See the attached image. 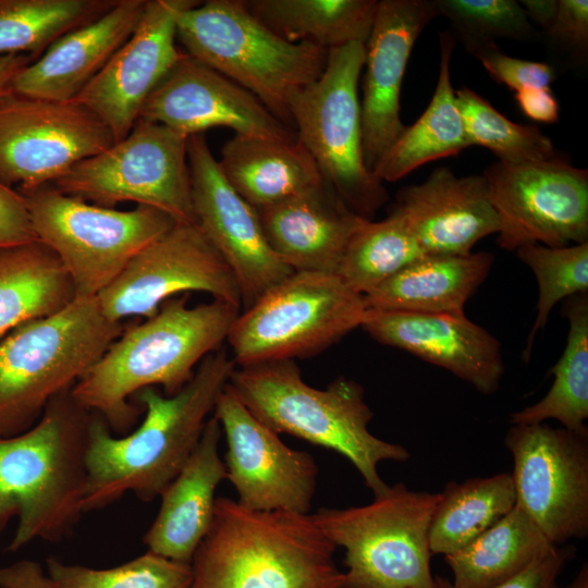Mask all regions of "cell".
I'll list each match as a JSON object with an SVG mask.
<instances>
[{"mask_svg":"<svg viewBox=\"0 0 588 588\" xmlns=\"http://www.w3.org/2000/svg\"><path fill=\"white\" fill-rule=\"evenodd\" d=\"M235 367L221 347L199 363L177 393L168 396L155 387L142 389L135 399L144 420L124 436H113L106 421L91 413L84 513L105 509L128 492L144 502L158 498L197 446Z\"/></svg>","mask_w":588,"mask_h":588,"instance_id":"6da1fadb","label":"cell"},{"mask_svg":"<svg viewBox=\"0 0 588 588\" xmlns=\"http://www.w3.org/2000/svg\"><path fill=\"white\" fill-rule=\"evenodd\" d=\"M187 301V294L169 298L154 316L124 328L71 389L112 432L134 426L143 409L132 397L142 389L161 387L168 396L182 390L199 363L221 348L241 309L220 299L194 307Z\"/></svg>","mask_w":588,"mask_h":588,"instance_id":"7a4b0ae2","label":"cell"},{"mask_svg":"<svg viewBox=\"0 0 588 588\" xmlns=\"http://www.w3.org/2000/svg\"><path fill=\"white\" fill-rule=\"evenodd\" d=\"M90 416L68 390L33 427L0 438V532L17 518L10 551L60 541L84 514Z\"/></svg>","mask_w":588,"mask_h":588,"instance_id":"3957f363","label":"cell"},{"mask_svg":"<svg viewBox=\"0 0 588 588\" xmlns=\"http://www.w3.org/2000/svg\"><path fill=\"white\" fill-rule=\"evenodd\" d=\"M335 549L310 514L252 511L219 497L191 588H342Z\"/></svg>","mask_w":588,"mask_h":588,"instance_id":"277c9868","label":"cell"},{"mask_svg":"<svg viewBox=\"0 0 588 588\" xmlns=\"http://www.w3.org/2000/svg\"><path fill=\"white\" fill-rule=\"evenodd\" d=\"M228 387L253 416L278 434L287 433L345 456L373 497L389 487L378 465L411 457L404 446L369 431L373 414L364 388L355 380L339 377L317 389L304 381L293 360L285 359L235 367Z\"/></svg>","mask_w":588,"mask_h":588,"instance_id":"5b68a950","label":"cell"},{"mask_svg":"<svg viewBox=\"0 0 588 588\" xmlns=\"http://www.w3.org/2000/svg\"><path fill=\"white\" fill-rule=\"evenodd\" d=\"M96 297L14 328L0 339V438L33 427L49 402L71 390L123 332Z\"/></svg>","mask_w":588,"mask_h":588,"instance_id":"8992f818","label":"cell"},{"mask_svg":"<svg viewBox=\"0 0 588 588\" xmlns=\"http://www.w3.org/2000/svg\"><path fill=\"white\" fill-rule=\"evenodd\" d=\"M176 39L186 54L253 94L292 130L291 102L321 75L329 53L311 44L282 39L242 0H209L183 11Z\"/></svg>","mask_w":588,"mask_h":588,"instance_id":"52a82bcc","label":"cell"},{"mask_svg":"<svg viewBox=\"0 0 588 588\" xmlns=\"http://www.w3.org/2000/svg\"><path fill=\"white\" fill-rule=\"evenodd\" d=\"M439 493L389 486L372 502L310 514L345 551L342 588H436L429 527Z\"/></svg>","mask_w":588,"mask_h":588,"instance_id":"ba28073f","label":"cell"},{"mask_svg":"<svg viewBox=\"0 0 588 588\" xmlns=\"http://www.w3.org/2000/svg\"><path fill=\"white\" fill-rule=\"evenodd\" d=\"M17 191L26 200L37 240L58 256L75 297H96L138 252L177 223L149 206L102 207L51 184Z\"/></svg>","mask_w":588,"mask_h":588,"instance_id":"9c48e42d","label":"cell"},{"mask_svg":"<svg viewBox=\"0 0 588 588\" xmlns=\"http://www.w3.org/2000/svg\"><path fill=\"white\" fill-rule=\"evenodd\" d=\"M363 294L336 273L293 271L234 320L226 341L235 364L306 357L360 327Z\"/></svg>","mask_w":588,"mask_h":588,"instance_id":"30bf717a","label":"cell"},{"mask_svg":"<svg viewBox=\"0 0 588 588\" xmlns=\"http://www.w3.org/2000/svg\"><path fill=\"white\" fill-rule=\"evenodd\" d=\"M365 56L360 42L330 50L323 72L295 96L290 112L322 180L355 213L371 220L389 194L364 161L358 83Z\"/></svg>","mask_w":588,"mask_h":588,"instance_id":"8fae6325","label":"cell"},{"mask_svg":"<svg viewBox=\"0 0 588 588\" xmlns=\"http://www.w3.org/2000/svg\"><path fill=\"white\" fill-rule=\"evenodd\" d=\"M187 140L139 118L123 139L75 163L51 185L98 206L133 201L159 209L177 223L195 224Z\"/></svg>","mask_w":588,"mask_h":588,"instance_id":"7c38bea8","label":"cell"},{"mask_svg":"<svg viewBox=\"0 0 588 588\" xmlns=\"http://www.w3.org/2000/svg\"><path fill=\"white\" fill-rule=\"evenodd\" d=\"M504 444L518 505L554 546L588 534V431L512 425Z\"/></svg>","mask_w":588,"mask_h":588,"instance_id":"4fadbf2b","label":"cell"},{"mask_svg":"<svg viewBox=\"0 0 588 588\" xmlns=\"http://www.w3.org/2000/svg\"><path fill=\"white\" fill-rule=\"evenodd\" d=\"M482 175L500 220V248L513 252L529 244L563 247L588 242L586 169L564 159L520 164L497 161Z\"/></svg>","mask_w":588,"mask_h":588,"instance_id":"5bb4252c","label":"cell"},{"mask_svg":"<svg viewBox=\"0 0 588 588\" xmlns=\"http://www.w3.org/2000/svg\"><path fill=\"white\" fill-rule=\"evenodd\" d=\"M88 108L8 93L0 98V181L17 189L51 184L75 163L112 144Z\"/></svg>","mask_w":588,"mask_h":588,"instance_id":"9a60e30c","label":"cell"},{"mask_svg":"<svg viewBox=\"0 0 588 588\" xmlns=\"http://www.w3.org/2000/svg\"><path fill=\"white\" fill-rule=\"evenodd\" d=\"M204 292L242 307L238 282L196 224L176 223L138 252L97 296L112 321L149 318L176 294Z\"/></svg>","mask_w":588,"mask_h":588,"instance_id":"2e32d148","label":"cell"},{"mask_svg":"<svg viewBox=\"0 0 588 588\" xmlns=\"http://www.w3.org/2000/svg\"><path fill=\"white\" fill-rule=\"evenodd\" d=\"M212 413L226 440L223 462L237 503L252 511L308 514L318 476L314 456L285 445L228 384Z\"/></svg>","mask_w":588,"mask_h":588,"instance_id":"e0dca14e","label":"cell"},{"mask_svg":"<svg viewBox=\"0 0 588 588\" xmlns=\"http://www.w3.org/2000/svg\"><path fill=\"white\" fill-rule=\"evenodd\" d=\"M187 160L195 224L233 271L248 307L293 270L269 246L258 211L225 180L204 135L188 136Z\"/></svg>","mask_w":588,"mask_h":588,"instance_id":"ac0fdd59","label":"cell"},{"mask_svg":"<svg viewBox=\"0 0 588 588\" xmlns=\"http://www.w3.org/2000/svg\"><path fill=\"white\" fill-rule=\"evenodd\" d=\"M196 0H147L131 37L74 100L93 111L123 139L139 119L142 108L183 57L176 41L180 14Z\"/></svg>","mask_w":588,"mask_h":588,"instance_id":"d6986e66","label":"cell"},{"mask_svg":"<svg viewBox=\"0 0 588 588\" xmlns=\"http://www.w3.org/2000/svg\"><path fill=\"white\" fill-rule=\"evenodd\" d=\"M139 118L186 136L229 127L236 135L297 140L296 132L253 94L185 52L147 98Z\"/></svg>","mask_w":588,"mask_h":588,"instance_id":"ffe728a7","label":"cell"},{"mask_svg":"<svg viewBox=\"0 0 588 588\" xmlns=\"http://www.w3.org/2000/svg\"><path fill=\"white\" fill-rule=\"evenodd\" d=\"M437 17L432 0H381L367 42L360 101L363 155L373 174L378 162L405 130L401 89L413 47Z\"/></svg>","mask_w":588,"mask_h":588,"instance_id":"44dd1931","label":"cell"},{"mask_svg":"<svg viewBox=\"0 0 588 588\" xmlns=\"http://www.w3.org/2000/svg\"><path fill=\"white\" fill-rule=\"evenodd\" d=\"M360 328L383 345L446 369L482 394L499 390L504 373L501 344L464 313L367 309Z\"/></svg>","mask_w":588,"mask_h":588,"instance_id":"7402d4cb","label":"cell"},{"mask_svg":"<svg viewBox=\"0 0 588 588\" xmlns=\"http://www.w3.org/2000/svg\"><path fill=\"white\" fill-rule=\"evenodd\" d=\"M391 209L425 254H469L478 241L500 230L483 175L457 176L448 167L400 189Z\"/></svg>","mask_w":588,"mask_h":588,"instance_id":"603a6c76","label":"cell"},{"mask_svg":"<svg viewBox=\"0 0 588 588\" xmlns=\"http://www.w3.org/2000/svg\"><path fill=\"white\" fill-rule=\"evenodd\" d=\"M257 211L269 246L293 271L338 274L366 221L324 181Z\"/></svg>","mask_w":588,"mask_h":588,"instance_id":"cb8c5ba5","label":"cell"},{"mask_svg":"<svg viewBox=\"0 0 588 588\" xmlns=\"http://www.w3.org/2000/svg\"><path fill=\"white\" fill-rule=\"evenodd\" d=\"M147 0H117L100 17L57 39L13 79L11 93L74 101L136 29Z\"/></svg>","mask_w":588,"mask_h":588,"instance_id":"d4e9b609","label":"cell"},{"mask_svg":"<svg viewBox=\"0 0 588 588\" xmlns=\"http://www.w3.org/2000/svg\"><path fill=\"white\" fill-rule=\"evenodd\" d=\"M221 436V426L211 416L186 464L159 495L158 514L143 538L148 551L192 562L212 523L216 489L226 479L219 454Z\"/></svg>","mask_w":588,"mask_h":588,"instance_id":"484cf974","label":"cell"},{"mask_svg":"<svg viewBox=\"0 0 588 588\" xmlns=\"http://www.w3.org/2000/svg\"><path fill=\"white\" fill-rule=\"evenodd\" d=\"M492 253L426 254L364 295L367 309L460 314L488 277Z\"/></svg>","mask_w":588,"mask_h":588,"instance_id":"4316f807","label":"cell"},{"mask_svg":"<svg viewBox=\"0 0 588 588\" xmlns=\"http://www.w3.org/2000/svg\"><path fill=\"white\" fill-rule=\"evenodd\" d=\"M220 171L256 210L278 204L322 182L311 155L297 139L234 135L221 148Z\"/></svg>","mask_w":588,"mask_h":588,"instance_id":"83f0119b","label":"cell"},{"mask_svg":"<svg viewBox=\"0 0 588 588\" xmlns=\"http://www.w3.org/2000/svg\"><path fill=\"white\" fill-rule=\"evenodd\" d=\"M440 69L434 93L424 113L388 149L373 170L381 182H396L415 169L469 147L450 75L455 39L439 34Z\"/></svg>","mask_w":588,"mask_h":588,"instance_id":"f1b7e54d","label":"cell"},{"mask_svg":"<svg viewBox=\"0 0 588 588\" xmlns=\"http://www.w3.org/2000/svg\"><path fill=\"white\" fill-rule=\"evenodd\" d=\"M74 298L68 272L44 243L0 247V339L26 321L63 309Z\"/></svg>","mask_w":588,"mask_h":588,"instance_id":"f546056e","label":"cell"},{"mask_svg":"<svg viewBox=\"0 0 588 588\" xmlns=\"http://www.w3.org/2000/svg\"><path fill=\"white\" fill-rule=\"evenodd\" d=\"M248 12L282 39L328 51L366 44L377 0H242Z\"/></svg>","mask_w":588,"mask_h":588,"instance_id":"4dcf8cb0","label":"cell"},{"mask_svg":"<svg viewBox=\"0 0 588 588\" xmlns=\"http://www.w3.org/2000/svg\"><path fill=\"white\" fill-rule=\"evenodd\" d=\"M552 544L531 518L515 506L458 551L444 555L454 588H493L525 571Z\"/></svg>","mask_w":588,"mask_h":588,"instance_id":"1f68e13d","label":"cell"},{"mask_svg":"<svg viewBox=\"0 0 588 588\" xmlns=\"http://www.w3.org/2000/svg\"><path fill=\"white\" fill-rule=\"evenodd\" d=\"M563 314L568 334L560 359L550 370L553 383L541 400L512 414V425L553 419L567 430L588 431V293L566 298Z\"/></svg>","mask_w":588,"mask_h":588,"instance_id":"d6a6232c","label":"cell"},{"mask_svg":"<svg viewBox=\"0 0 588 588\" xmlns=\"http://www.w3.org/2000/svg\"><path fill=\"white\" fill-rule=\"evenodd\" d=\"M516 504L512 476L450 481L440 492L429 527L431 553L458 551L504 517Z\"/></svg>","mask_w":588,"mask_h":588,"instance_id":"836d02e7","label":"cell"},{"mask_svg":"<svg viewBox=\"0 0 588 588\" xmlns=\"http://www.w3.org/2000/svg\"><path fill=\"white\" fill-rule=\"evenodd\" d=\"M117 0H0V56L38 59L66 33L95 21Z\"/></svg>","mask_w":588,"mask_h":588,"instance_id":"e575fe53","label":"cell"},{"mask_svg":"<svg viewBox=\"0 0 588 588\" xmlns=\"http://www.w3.org/2000/svg\"><path fill=\"white\" fill-rule=\"evenodd\" d=\"M424 255L404 219L391 209L385 219L363 223L346 248L338 274L365 295Z\"/></svg>","mask_w":588,"mask_h":588,"instance_id":"d590c367","label":"cell"},{"mask_svg":"<svg viewBox=\"0 0 588 588\" xmlns=\"http://www.w3.org/2000/svg\"><path fill=\"white\" fill-rule=\"evenodd\" d=\"M470 146L489 149L500 162L520 164L563 159L553 142L535 125L518 124L468 87L455 90Z\"/></svg>","mask_w":588,"mask_h":588,"instance_id":"8d00e7d4","label":"cell"},{"mask_svg":"<svg viewBox=\"0 0 588 588\" xmlns=\"http://www.w3.org/2000/svg\"><path fill=\"white\" fill-rule=\"evenodd\" d=\"M437 16L450 21V30L474 57L499 48L497 40H529L534 27L515 0H432Z\"/></svg>","mask_w":588,"mask_h":588,"instance_id":"74e56055","label":"cell"},{"mask_svg":"<svg viewBox=\"0 0 588 588\" xmlns=\"http://www.w3.org/2000/svg\"><path fill=\"white\" fill-rule=\"evenodd\" d=\"M515 252L538 283L537 315L523 352L528 362L536 334L544 329L553 307L573 295L588 293V242L563 247L529 244Z\"/></svg>","mask_w":588,"mask_h":588,"instance_id":"f35d334b","label":"cell"},{"mask_svg":"<svg viewBox=\"0 0 588 588\" xmlns=\"http://www.w3.org/2000/svg\"><path fill=\"white\" fill-rule=\"evenodd\" d=\"M46 571L62 588H191V563L174 561L150 551L109 568H93L46 560Z\"/></svg>","mask_w":588,"mask_h":588,"instance_id":"ab89813d","label":"cell"},{"mask_svg":"<svg viewBox=\"0 0 588 588\" xmlns=\"http://www.w3.org/2000/svg\"><path fill=\"white\" fill-rule=\"evenodd\" d=\"M476 58L497 83L515 91L527 87H549L555 78V71L550 64L510 57L499 48Z\"/></svg>","mask_w":588,"mask_h":588,"instance_id":"60d3db41","label":"cell"},{"mask_svg":"<svg viewBox=\"0 0 588 588\" xmlns=\"http://www.w3.org/2000/svg\"><path fill=\"white\" fill-rule=\"evenodd\" d=\"M574 555L573 546H555L520 574L493 588H561L559 577ZM434 583L436 588H454L449 578L440 575L434 576Z\"/></svg>","mask_w":588,"mask_h":588,"instance_id":"b9f144b4","label":"cell"},{"mask_svg":"<svg viewBox=\"0 0 588 588\" xmlns=\"http://www.w3.org/2000/svg\"><path fill=\"white\" fill-rule=\"evenodd\" d=\"M561 47L575 54L586 56L588 48V1L559 0V10L551 28L546 33Z\"/></svg>","mask_w":588,"mask_h":588,"instance_id":"7bdbcfd3","label":"cell"},{"mask_svg":"<svg viewBox=\"0 0 588 588\" xmlns=\"http://www.w3.org/2000/svg\"><path fill=\"white\" fill-rule=\"evenodd\" d=\"M37 241L24 196L0 181V247Z\"/></svg>","mask_w":588,"mask_h":588,"instance_id":"ee69618b","label":"cell"},{"mask_svg":"<svg viewBox=\"0 0 588 588\" xmlns=\"http://www.w3.org/2000/svg\"><path fill=\"white\" fill-rule=\"evenodd\" d=\"M0 588H62L33 560H21L0 568Z\"/></svg>","mask_w":588,"mask_h":588,"instance_id":"f6af8a7d","label":"cell"},{"mask_svg":"<svg viewBox=\"0 0 588 588\" xmlns=\"http://www.w3.org/2000/svg\"><path fill=\"white\" fill-rule=\"evenodd\" d=\"M522 112L541 123H555L560 118V105L550 87H527L515 93Z\"/></svg>","mask_w":588,"mask_h":588,"instance_id":"bcb514c9","label":"cell"},{"mask_svg":"<svg viewBox=\"0 0 588 588\" xmlns=\"http://www.w3.org/2000/svg\"><path fill=\"white\" fill-rule=\"evenodd\" d=\"M518 2L530 23L539 25L546 33L551 28L558 14L559 0H522Z\"/></svg>","mask_w":588,"mask_h":588,"instance_id":"7dc6e473","label":"cell"},{"mask_svg":"<svg viewBox=\"0 0 588 588\" xmlns=\"http://www.w3.org/2000/svg\"><path fill=\"white\" fill-rule=\"evenodd\" d=\"M35 60L28 54L0 56V98L11 91L15 76Z\"/></svg>","mask_w":588,"mask_h":588,"instance_id":"c3c4849f","label":"cell"},{"mask_svg":"<svg viewBox=\"0 0 588 588\" xmlns=\"http://www.w3.org/2000/svg\"><path fill=\"white\" fill-rule=\"evenodd\" d=\"M566 588H588V566L584 564Z\"/></svg>","mask_w":588,"mask_h":588,"instance_id":"681fc988","label":"cell"}]
</instances>
